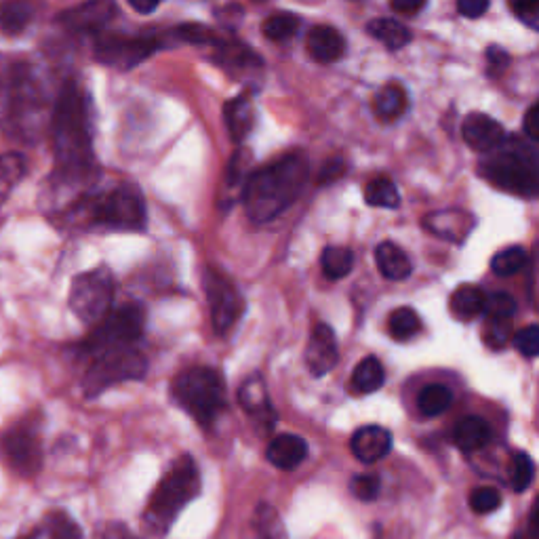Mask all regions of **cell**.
I'll return each mask as SVG.
<instances>
[{
	"label": "cell",
	"instance_id": "8d00e7d4",
	"mask_svg": "<svg viewBox=\"0 0 539 539\" xmlns=\"http://www.w3.org/2000/svg\"><path fill=\"white\" fill-rule=\"evenodd\" d=\"M533 478H535L533 459L523 451L514 453V457H512V487H514V491L516 493L527 491L533 483Z\"/></svg>",
	"mask_w": 539,
	"mask_h": 539
},
{
	"label": "cell",
	"instance_id": "44dd1931",
	"mask_svg": "<svg viewBox=\"0 0 539 539\" xmlns=\"http://www.w3.org/2000/svg\"><path fill=\"white\" fill-rule=\"evenodd\" d=\"M453 443L464 453H476L491 443V426L478 415H466L453 428Z\"/></svg>",
	"mask_w": 539,
	"mask_h": 539
},
{
	"label": "cell",
	"instance_id": "9c48e42d",
	"mask_svg": "<svg viewBox=\"0 0 539 539\" xmlns=\"http://www.w3.org/2000/svg\"><path fill=\"white\" fill-rule=\"evenodd\" d=\"M93 222L116 230H142L146 226L144 198L133 186H121L91 205Z\"/></svg>",
	"mask_w": 539,
	"mask_h": 539
},
{
	"label": "cell",
	"instance_id": "74e56055",
	"mask_svg": "<svg viewBox=\"0 0 539 539\" xmlns=\"http://www.w3.org/2000/svg\"><path fill=\"white\" fill-rule=\"evenodd\" d=\"M299 28V19L291 13H278L272 15L264 22V34L272 41H287Z\"/></svg>",
	"mask_w": 539,
	"mask_h": 539
},
{
	"label": "cell",
	"instance_id": "816d5d0a",
	"mask_svg": "<svg viewBox=\"0 0 539 539\" xmlns=\"http://www.w3.org/2000/svg\"><path fill=\"white\" fill-rule=\"evenodd\" d=\"M127 3L137 11V13H154L158 7L163 5V0H127Z\"/></svg>",
	"mask_w": 539,
	"mask_h": 539
},
{
	"label": "cell",
	"instance_id": "83f0119b",
	"mask_svg": "<svg viewBox=\"0 0 539 539\" xmlns=\"http://www.w3.org/2000/svg\"><path fill=\"white\" fill-rule=\"evenodd\" d=\"M367 30L373 38H377L379 43H384L388 49H403L405 45L411 43V30L390 17L373 19Z\"/></svg>",
	"mask_w": 539,
	"mask_h": 539
},
{
	"label": "cell",
	"instance_id": "d6a6232c",
	"mask_svg": "<svg viewBox=\"0 0 539 539\" xmlns=\"http://www.w3.org/2000/svg\"><path fill=\"white\" fill-rule=\"evenodd\" d=\"M321 266L327 278L339 281L352 272L354 268V253L348 247H327L321 257Z\"/></svg>",
	"mask_w": 539,
	"mask_h": 539
},
{
	"label": "cell",
	"instance_id": "4fadbf2b",
	"mask_svg": "<svg viewBox=\"0 0 539 539\" xmlns=\"http://www.w3.org/2000/svg\"><path fill=\"white\" fill-rule=\"evenodd\" d=\"M205 289L209 295L215 331L219 335H224L234 327L238 318H241L243 297L238 295V291L228 281H224V278L217 274H207Z\"/></svg>",
	"mask_w": 539,
	"mask_h": 539
},
{
	"label": "cell",
	"instance_id": "30bf717a",
	"mask_svg": "<svg viewBox=\"0 0 539 539\" xmlns=\"http://www.w3.org/2000/svg\"><path fill=\"white\" fill-rule=\"evenodd\" d=\"M144 325H146V312L142 306L139 304L121 306L116 312L104 318L102 327L91 335L87 348L93 354H97L110 348L131 346L135 339L142 337Z\"/></svg>",
	"mask_w": 539,
	"mask_h": 539
},
{
	"label": "cell",
	"instance_id": "1f68e13d",
	"mask_svg": "<svg viewBox=\"0 0 539 539\" xmlns=\"http://www.w3.org/2000/svg\"><path fill=\"white\" fill-rule=\"evenodd\" d=\"M453 403V394L443 384H430L417 396V407L426 417L443 415Z\"/></svg>",
	"mask_w": 539,
	"mask_h": 539
},
{
	"label": "cell",
	"instance_id": "5bb4252c",
	"mask_svg": "<svg viewBox=\"0 0 539 539\" xmlns=\"http://www.w3.org/2000/svg\"><path fill=\"white\" fill-rule=\"evenodd\" d=\"M339 361V348L335 333L329 325H316L306 348V367L314 377H323L333 371Z\"/></svg>",
	"mask_w": 539,
	"mask_h": 539
},
{
	"label": "cell",
	"instance_id": "c3c4849f",
	"mask_svg": "<svg viewBox=\"0 0 539 539\" xmlns=\"http://www.w3.org/2000/svg\"><path fill=\"white\" fill-rule=\"evenodd\" d=\"M525 133L531 142H537L539 139V106L537 104H533L525 114Z\"/></svg>",
	"mask_w": 539,
	"mask_h": 539
},
{
	"label": "cell",
	"instance_id": "ffe728a7",
	"mask_svg": "<svg viewBox=\"0 0 539 539\" xmlns=\"http://www.w3.org/2000/svg\"><path fill=\"white\" fill-rule=\"evenodd\" d=\"M306 47L318 64H333L346 53V41L342 32H337L331 26H316L310 30Z\"/></svg>",
	"mask_w": 539,
	"mask_h": 539
},
{
	"label": "cell",
	"instance_id": "7402d4cb",
	"mask_svg": "<svg viewBox=\"0 0 539 539\" xmlns=\"http://www.w3.org/2000/svg\"><path fill=\"white\" fill-rule=\"evenodd\" d=\"M375 262L379 272H382V276L388 278V281H405L413 270L409 255L390 241L382 243L375 249Z\"/></svg>",
	"mask_w": 539,
	"mask_h": 539
},
{
	"label": "cell",
	"instance_id": "8fae6325",
	"mask_svg": "<svg viewBox=\"0 0 539 539\" xmlns=\"http://www.w3.org/2000/svg\"><path fill=\"white\" fill-rule=\"evenodd\" d=\"M0 451H3L7 464L24 476H32L43 462L41 441L38 432L30 424H19L11 428L3 441H0Z\"/></svg>",
	"mask_w": 539,
	"mask_h": 539
},
{
	"label": "cell",
	"instance_id": "f6af8a7d",
	"mask_svg": "<svg viewBox=\"0 0 539 539\" xmlns=\"http://www.w3.org/2000/svg\"><path fill=\"white\" fill-rule=\"evenodd\" d=\"M510 66V55L502 47H489L487 49V72L491 76L502 74Z\"/></svg>",
	"mask_w": 539,
	"mask_h": 539
},
{
	"label": "cell",
	"instance_id": "8992f818",
	"mask_svg": "<svg viewBox=\"0 0 539 539\" xmlns=\"http://www.w3.org/2000/svg\"><path fill=\"white\" fill-rule=\"evenodd\" d=\"M485 163V175L489 182L514 192L518 196H535L537 192V161L535 152L523 144L512 142V146L499 144Z\"/></svg>",
	"mask_w": 539,
	"mask_h": 539
},
{
	"label": "cell",
	"instance_id": "f546056e",
	"mask_svg": "<svg viewBox=\"0 0 539 539\" xmlns=\"http://www.w3.org/2000/svg\"><path fill=\"white\" fill-rule=\"evenodd\" d=\"M253 525L259 539H289L281 514L270 504H259L253 514Z\"/></svg>",
	"mask_w": 539,
	"mask_h": 539
},
{
	"label": "cell",
	"instance_id": "ab89813d",
	"mask_svg": "<svg viewBox=\"0 0 539 539\" xmlns=\"http://www.w3.org/2000/svg\"><path fill=\"white\" fill-rule=\"evenodd\" d=\"M502 506V495L493 487H478L470 493V508L476 514H491Z\"/></svg>",
	"mask_w": 539,
	"mask_h": 539
},
{
	"label": "cell",
	"instance_id": "d590c367",
	"mask_svg": "<svg viewBox=\"0 0 539 539\" xmlns=\"http://www.w3.org/2000/svg\"><path fill=\"white\" fill-rule=\"evenodd\" d=\"M529 262V253L523 247H508L504 251H499L493 262H491V270L497 276H512L521 272Z\"/></svg>",
	"mask_w": 539,
	"mask_h": 539
},
{
	"label": "cell",
	"instance_id": "60d3db41",
	"mask_svg": "<svg viewBox=\"0 0 539 539\" xmlns=\"http://www.w3.org/2000/svg\"><path fill=\"white\" fill-rule=\"evenodd\" d=\"M350 491L356 499H361V502H373V499H377L379 491H382V481H379V476L375 474L354 476L350 483Z\"/></svg>",
	"mask_w": 539,
	"mask_h": 539
},
{
	"label": "cell",
	"instance_id": "ac0fdd59",
	"mask_svg": "<svg viewBox=\"0 0 539 539\" xmlns=\"http://www.w3.org/2000/svg\"><path fill=\"white\" fill-rule=\"evenodd\" d=\"M238 398H241L243 409L255 419V424H262L266 430L274 428V409L262 377L259 375L249 377L243 384Z\"/></svg>",
	"mask_w": 539,
	"mask_h": 539
},
{
	"label": "cell",
	"instance_id": "277c9868",
	"mask_svg": "<svg viewBox=\"0 0 539 539\" xmlns=\"http://www.w3.org/2000/svg\"><path fill=\"white\" fill-rule=\"evenodd\" d=\"M201 493V472L190 455H179L152 493L144 512V527L152 535H165L175 518Z\"/></svg>",
	"mask_w": 539,
	"mask_h": 539
},
{
	"label": "cell",
	"instance_id": "7a4b0ae2",
	"mask_svg": "<svg viewBox=\"0 0 539 539\" xmlns=\"http://www.w3.org/2000/svg\"><path fill=\"white\" fill-rule=\"evenodd\" d=\"M53 142L59 173L64 177L85 175L91 165V129L87 95L68 83L59 93L53 112Z\"/></svg>",
	"mask_w": 539,
	"mask_h": 539
},
{
	"label": "cell",
	"instance_id": "f907efd6",
	"mask_svg": "<svg viewBox=\"0 0 539 539\" xmlns=\"http://www.w3.org/2000/svg\"><path fill=\"white\" fill-rule=\"evenodd\" d=\"M97 539H139V537H135L125 525L112 523V525L102 529V533L97 535Z\"/></svg>",
	"mask_w": 539,
	"mask_h": 539
},
{
	"label": "cell",
	"instance_id": "5b68a950",
	"mask_svg": "<svg viewBox=\"0 0 539 539\" xmlns=\"http://www.w3.org/2000/svg\"><path fill=\"white\" fill-rule=\"evenodd\" d=\"M177 405L201 426H211L226 409V386L215 369L194 367L182 371L173 382Z\"/></svg>",
	"mask_w": 539,
	"mask_h": 539
},
{
	"label": "cell",
	"instance_id": "7dc6e473",
	"mask_svg": "<svg viewBox=\"0 0 539 539\" xmlns=\"http://www.w3.org/2000/svg\"><path fill=\"white\" fill-rule=\"evenodd\" d=\"M489 9V0H457V11L464 17H483Z\"/></svg>",
	"mask_w": 539,
	"mask_h": 539
},
{
	"label": "cell",
	"instance_id": "d4e9b609",
	"mask_svg": "<svg viewBox=\"0 0 539 539\" xmlns=\"http://www.w3.org/2000/svg\"><path fill=\"white\" fill-rule=\"evenodd\" d=\"M485 297L487 295L483 293V289L476 287V285H462V287H457L451 293V299H449L451 314L455 318H459V321H472V318L483 314Z\"/></svg>",
	"mask_w": 539,
	"mask_h": 539
},
{
	"label": "cell",
	"instance_id": "6da1fadb",
	"mask_svg": "<svg viewBox=\"0 0 539 539\" xmlns=\"http://www.w3.org/2000/svg\"><path fill=\"white\" fill-rule=\"evenodd\" d=\"M308 179V161L304 154L293 152L268 167L255 171L243 192L247 215L264 224L289 209Z\"/></svg>",
	"mask_w": 539,
	"mask_h": 539
},
{
	"label": "cell",
	"instance_id": "d6986e66",
	"mask_svg": "<svg viewBox=\"0 0 539 539\" xmlns=\"http://www.w3.org/2000/svg\"><path fill=\"white\" fill-rule=\"evenodd\" d=\"M308 455V443L304 441L302 436L297 434H278L274 436L270 445H268V451H266V457L268 462L278 468V470H295L299 464L304 462Z\"/></svg>",
	"mask_w": 539,
	"mask_h": 539
},
{
	"label": "cell",
	"instance_id": "2e32d148",
	"mask_svg": "<svg viewBox=\"0 0 539 539\" xmlns=\"http://www.w3.org/2000/svg\"><path fill=\"white\" fill-rule=\"evenodd\" d=\"M462 135H464V142L472 150L483 152V154L493 152L506 139L502 125L483 112H472L464 118Z\"/></svg>",
	"mask_w": 539,
	"mask_h": 539
},
{
	"label": "cell",
	"instance_id": "7c38bea8",
	"mask_svg": "<svg viewBox=\"0 0 539 539\" xmlns=\"http://www.w3.org/2000/svg\"><path fill=\"white\" fill-rule=\"evenodd\" d=\"M156 51L154 38H127V36H104L95 47V55L102 64L114 68H133L135 64Z\"/></svg>",
	"mask_w": 539,
	"mask_h": 539
},
{
	"label": "cell",
	"instance_id": "484cf974",
	"mask_svg": "<svg viewBox=\"0 0 539 539\" xmlns=\"http://www.w3.org/2000/svg\"><path fill=\"white\" fill-rule=\"evenodd\" d=\"M34 9L28 0H3L0 3V32L7 36L22 34L32 22Z\"/></svg>",
	"mask_w": 539,
	"mask_h": 539
},
{
	"label": "cell",
	"instance_id": "ba28073f",
	"mask_svg": "<svg viewBox=\"0 0 539 539\" xmlns=\"http://www.w3.org/2000/svg\"><path fill=\"white\" fill-rule=\"evenodd\" d=\"M114 299V276L108 268L78 274L70 289V310L85 325L102 323Z\"/></svg>",
	"mask_w": 539,
	"mask_h": 539
},
{
	"label": "cell",
	"instance_id": "3957f363",
	"mask_svg": "<svg viewBox=\"0 0 539 539\" xmlns=\"http://www.w3.org/2000/svg\"><path fill=\"white\" fill-rule=\"evenodd\" d=\"M43 114L45 99L36 76L24 64L13 66L3 81V106H0L5 135L15 142H32L41 133Z\"/></svg>",
	"mask_w": 539,
	"mask_h": 539
},
{
	"label": "cell",
	"instance_id": "f35d334b",
	"mask_svg": "<svg viewBox=\"0 0 539 539\" xmlns=\"http://www.w3.org/2000/svg\"><path fill=\"white\" fill-rule=\"evenodd\" d=\"M483 312L487 314V318H495V321H510L516 312V302H514L512 295H508L504 291H497V293L485 297Z\"/></svg>",
	"mask_w": 539,
	"mask_h": 539
},
{
	"label": "cell",
	"instance_id": "f1b7e54d",
	"mask_svg": "<svg viewBox=\"0 0 539 539\" xmlns=\"http://www.w3.org/2000/svg\"><path fill=\"white\" fill-rule=\"evenodd\" d=\"M407 110V93L398 85H386L375 95V112L382 121H396Z\"/></svg>",
	"mask_w": 539,
	"mask_h": 539
},
{
	"label": "cell",
	"instance_id": "4316f807",
	"mask_svg": "<svg viewBox=\"0 0 539 539\" xmlns=\"http://www.w3.org/2000/svg\"><path fill=\"white\" fill-rule=\"evenodd\" d=\"M22 539H83V535L70 516L55 512Z\"/></svg>",
	"mask_w": 539,
	"mask_h": 539
},
{
	"label": "cell",
	"instance_id": "4dcf8cb0",
	"mask_svg": "<svg viewBox=\"0 0 539 539\" xmlns=\"http://www.w3.org/2000/svg\"><path fill=\"white\" fill-rule=\"evenodd\" d=\"M365 203L371 207L396 209L401 205V194L388 177H375L365 186Z\"/></svg>",
	"mask_w": 539,
	"mask_h": 539
},
{
	"label": "cell",
	"instance_id": "cb8c5ba5",
	"mask_svg": "<svg viewBox=\"0 0 539 539\" xmlns=\"http://www.w3.org/2000/svg\"><path fill=\"white\" fill-rule=\"evenodd\" d=\"M384 382H386L384 365L379 363V358L367 356L352 371L350 392L352 394H373L384 386Z\"/></svg>",
	"mask_w": 539,
	"mask_h": 539
},
{
	"label": "cell",
	"instance_id": "52a82bcc",
	"mask_svg": "<svg viewBox=\"0 0 539 539\" xmlns=\"http://www.w3.org/2000/svg\"><path fill=\"white\" fill-rule=\"evenodd\" d=\"M146 369V358L131 346L97 352L93 365L85 375V394L97 396L99 392H104L114 384L142 379L146 375Z\"/></svg>",
	"mask_w": 539,
	"mask_h": 539
},
{
	"label": "cell",
	"instance_id": "ee69618b",
	"mask_svg": "<svg viewBox=\"0 0 539 539\" xmlns=\"http://www.w3.org/2000/svg\"><path fill=\"white\" fill-rule=\"evenodd\" d=\"M510 7L518 19L537 30L539 28V0H510Z\"/></svg>",
	"mask_w": 539,
	"mask_h": 539
},
{
	"label": "cell",
	"instance_id": "9a60e30c",
	"mask_svg": "<svg viewBox=\"0 0 539 539\" xmlns=\"http://www.w3.org/2000/svg\"><path fill=\"white\" fill-rule=\"evenodd\" d=\"M114 15V0H87V3L59 15V22L76 32H97L102 30Z\"/></svg>",
	"mask_w": 539,
	"mask_h": 539
},
{
	"label": "cell",
	"instance_id": "e0dca14e",
	"mask_svg": "<svg viewBox=\"0 0 539 539\" xmlns=\"http://www.w3.org/2000/svg\"><path fill=\"white\" fill-rule=\"evenodd\" d=\"M350 449L361 464H375L392 451V432L382 426H363L350 438Z\"/></svg>",
	"mask_w": 539,
	"mask_h": 539
},
{
	"label": "cell",
	"instance_id": "bcb514c9",
	"mask_svg": "<svg viewBox=\"0 0 539 539\" xmlns=\"http://www.w3.org/2000/svg\"><path fill=\"white\" fill-rule=\"evenodd\" d=\"M344 171H346V163L342 161V158H329V161L323 165L321 173H318V184H323V186L333 184L344 175Z\"/></svg>",
	"mask_w": 539,
	"mask_h": 539
},
{
	"label": "cell",
	"instance_id": "603a6c76",
	"mask_svg": "<svg viewBox=\"0 0 539 539\" xmlns=\"http://www.w3.org/2000/svg\"><path fill=\"white\" fill-rule=\"evenodd\" d=\"M226 116V125H228V133L234 144H241L243 139L249 135L251 127H253V106L251 99L247 95L234 97L226 104L224 110Z\"/></svg>",
	"mask_w": 539,
	"mask_h": 539
},
{
	"label": "cell",
	"instance_id": "e575fe53",
	"mask_svg": "<svg viewBox=\"0 0 539 539\" xmlns=\"http://www.w3.org/2000/svg\"><path fill=\"white\" fill-rule=\"evenodd\" d=\"M26 173V161L22 154H3L0 156V203L5 201L15 184Z\"/></svg>",
	"mask_w": 539,
	"mask_h": 539
},
{
	"label": "cell",
	"instance_id": "681fc988",
	"mask_svg": "<svg viewBox=\"0 0 539 539\" xmlns=\"http://www.w3.org/2000/svg\"><path fill=\"white\" fill-rule=\"evenodd\" d=\"M390 5L396 13L403 15H415L426 7V0H390Z\"/></svg>",
	"mask_w": 539,
	"mask_h": 539
},
{
	"label": "cell",
	"instance_id": "b9f144b4",
	"mask_svg": "<svg viewBox=\"0 0 539 539\" xmlns=\"http://www.w3.org/2000/svg\"><path fill=\"white\" fill-rule=\"evenodd\" d=\"M512 337V321H495L489 318L485 327V342L493 350H502Z\"/></svg>",
	"mask_w": 539,
	"mask_h": 539
},
{
	"label": "cell",
	"instance_id": "836d02e7",
	"mask_svg": "<svg viewBox=\"0 0 539 539\" xmlns=\"http://www.w3.org/2000/svg\"><path fill=\"white\" fill-rule=\"evenodd\" d=\"M422 329V321L413 308H396L388 318V331L396 342H407Z\"/></svg>",
	"mask_w": 539,
	"mask_h": 539
},
{
	"label": "cell",
	"instance_id": "7bdbcfd3",
	"mask_svg": "<svg viewBox=\"0 0 539 539\" xmlns=\"http://www.w3.org/2000/svg\"><path fill=\"white\" fill-rule=\"evenodd\" d=\"M512 344L523 356L535 358L539 354V327L529 325L521 329L516 335H512Z\"/></svg>",
	"mask_w": 539,
	"mask_h": 539
}]
</instances>
